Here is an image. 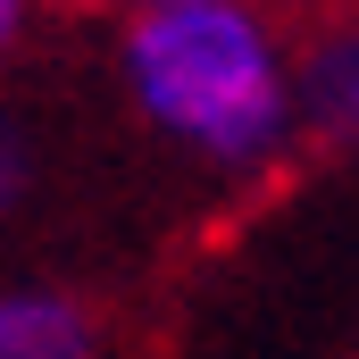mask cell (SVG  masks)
Masks as SVG:
<instances>
[{"label": "cell", "mask_w": 359, "mask_h": 359, "mask_svg": "<svg viewBox=\"0 0 359 359\" xmlns=\"http://www.w3.org/2000/svg\"><path fill=\"white\" fill-rule=\"evenodd\" d=\"M126 67H134L142 109L168 134L201 142L209 159H259L292 117V84H284L268 25L226 0L142 8L126 34Z\"/></svg>", "instance_id": "1"}, {"label": "cell", "mask_w": 359, "mask_h": 359, "mask_svg": "<svg viewBox=\"0 0 359 359\" xmlns=\"http://www.w3.org/2000/svg\"><path fill=\"white\" fill-rule=\"evenodd\" d=\"M100 326L76 292H0V359H92Z\"/></svg>", "instance_id": "2"}, {"label": "cell", "mask_w": 359, "mask_h": 359, "mask_svg": "<svg viewBox=\"0 0 359 359\" xmlns=\"http://www.w3.org/2000/svg\"><path fill=\"white\" fill-rule=\"evenodd\" d=\"M292 100L309 109L318 134L359 142V17L334 25V34H318V42L301 50V84H292Z\"/></svg>", "instance_id": "3"}, {"label": "cell", "mask_w": 359, "mask_h": 359, "mask_svg": "<svg viewBox=\"0 0 359 359\" xmlns=\"http://www.w3.org/2000/svg\"><path fill=\"white\" fill-rule=\"evenodd\" d=\"M25 168H34V151H25V134H17V126L0 117V209H8L17 192H25Z\"/></svg>", "instance_id": "4"}, {"label": "cell", "mask_w": 359, "mask_h": 359, "mask_svg": "<svg viewBox=\"0 0 359 359\" xmlns=\"http://www.w3.org/2000/svg\"><path fill=\"white\" fill-rule=\"evenodd\" d=\"M17 25H25V17H17V8H8V0H0V50H8V42H17Z\"/></svg>", "instance_id": "5"}]
</instances>
